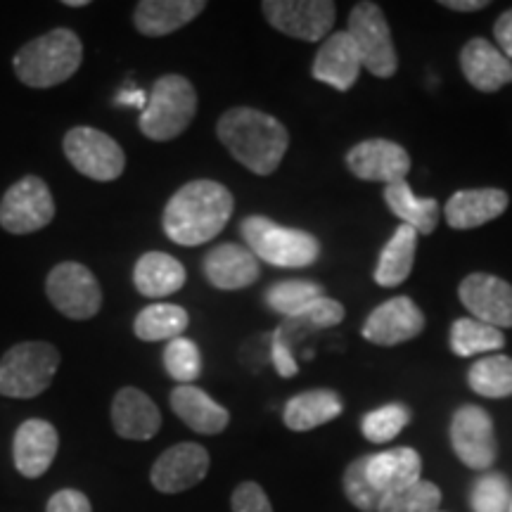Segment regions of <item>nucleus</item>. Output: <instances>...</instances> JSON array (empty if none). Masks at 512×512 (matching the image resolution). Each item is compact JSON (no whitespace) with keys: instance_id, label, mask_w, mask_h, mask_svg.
<instances>
[{"instance_id":"f257e3e1","label":"nucleus","mask_w":512,"mask_h":512,"mask_svg":"<svg viewBox=\"0 0 512 512\" xmlns=\"http://www.w3.org/2000/svg\"><path fill=\"white\" fill-rule=\"evenodd\" d=\"M235 209L233 192L226 185L200 178L185 183L164 207L166 238L181 247H200L226 228Z\"/></svg>"},{"instance_id":"f03ea898","label":"nucleus","mask_w":512,"mask_h":512,"mask_svg":"<svg viewBox=\"0 0 512 512\" xmlns=\"http://www.w3.org/2000/svg\"><path fill=\"white\" fill-rule=\"evenodd\" d=\"M216 136L230 155L256 176H271L290 147L285 124L254 107H233L221 114Z\"/></svg>"},{"instance_id":"7ed1b4c3","label":"nucleus","mask_w":512,"mask_h":512,"mask_svg":"<svg viewBox=\"0 0 512 512\" xmlns=\"http://www.w3.org/2000/svg\"><path fill=\"white\" fill-rule=\"evenodd\" d=\"M83 60L81 38L72 29L57 27L24 43L15 55L12 69L29 88H53L79 72Z\"/></svg>"},{"instance_id":"20e7f679","label":"nucleus","mask_w":512,"mask_h":512,"mask_svg":"<svg viewBox=\"0 0 512 512\" xmlns=\"http://www.w3.org/2000/svg\"><path fill=\"white\" fill-rule=\"evenodd\" d=\"M197 114L195 86L181 74H166L155 81L143 114H140V131L155 143L174 140L188 131Z\"/></svg>"},{"instance_id":"39448f33","label":"nucleus","mask_w":512,"mask_h":512,"mask_svg":"<svg viewBox=\"0 0 512 512\" xmlns=\"http://www.w3.org/2000/svg\"><path fill=\"white\" fill-rule=\"evenodd\" d=\"M240 233L249 252L271 266L306 268L316 264L320 256V242L311 233L278 226L266 216H249L240 223Z\"/></svg>"},{"instance_id":"423d86ee","label":"nucleus","mask_w":512,"mask_h":512,"mask_svg":"<svg viewBox=\"0 0 512 512\" xmlns=\"http://www.w3.org/2000/svg\"><path fill=\"white\" fill-rule=\"evenodd\" d=\"M60 368V351L48 342H22L0 358V396L36 399L50 387Z\"/></svg>"},{"instance_id":"0eeeda50","label":"nucleus","mask_w":512,"mask_h":512,"mask_svg":"<svg viewBox=\"0 0 512 512\" xmlns=\"http://www.w3.org/2000/svg\"><path fill=\"white\" fill-rule=\"evenodd\" d=\"M349 36L354 38L363 67L377 79H389L399 69L392 29L382 8L370 0L356 3L349 15Z\"/></svg>"},{"instance_id":"6e6552de","label":"nucleus","mask_w":512,"mask_h":512,"mask_svg":"<svg viewBox=\"0 0 512 512\" xmlns=\"http://www.w3.org/2000/svg\"><path fill=\"white\" fill-rule=\"evenodd\" d=\"M62 147L67 162L91 181L112 183L126 169V155L121 145L100 128L76 126L64 136Z\"/></svg>"},{"instance_id":"1a4fd4ad","label":"nucleus","mask_w":512,"mask_h":512,"mask_svg":"<svg viewBox=\"0 0 512 512\" xmlns=\"http://www.w3.org/2000/svg\"><path fill=\"white\" fill-rule=\"evenodd\" d=\"M55 197L38 176H24L12 183L0 200V226L12 235H31L55 219Z\"/></svg>"},{"instance_id":"9d476101","label":"nucleus","mask_w":512,"mask_h":512,"mask_svg":"<svg viewBox=\"0 0 512 512\" xmlns=\"http://www.w3.org/2000/svg\"><path fill=\"white\" fill-rule=\"evenodd\" d=\"M46 294L50 304L62 316L72 320H88L98 316L102 306V290L98 278L79 261H62L48 273Z\"/></svg>"},{"instance_id":"9b49d317","label":"nucleus","mask_w":512,"mask_h":512,"mask_svg":"<svg viewBox=\"0 0 512 512\" xmlns=\"http://www.w3.org/2000/svg\"><path fill=\"white\" fill-rule=\"evenodd\" d=\"M261 10L280 34L309 43L323 41L337 17V5L332 0H266Z\"/></svg>"},{"instance_id":"f8f14e48","label":"nucleus","mask_w":512,"mask_h":512,"mask_svg":"<svg viewBox=\"0 0 512 512\" xmlns=\"http://www.w3.org/2000/svg\"><path fill=\"white\" fill-rule=\"evenodd\" d=\"M451 444L460 463L472 470H486L498 456L494 420L479 406L458 408L451 420Z\"/></svg>"},{"instance_id":"ddd939ff","label":"nucleus","mask_w":512,"mask_h":512,"mask_svg":"<svg viewBox=\"0 0 512 512\" xmlns=\"http://www.w3.org/2000/svg\"><path fill=\"white\" fill-rule=\"evenodd\" d=\"M209 465L211 458L207 448L192 444V441H183V444L166 448L155 460L150 482L162 494H181L209 475Z\"/></svg>"},{"instance_id":"4468645a","label":"nucleus","mask_w":512,"mask_h":512,"mask_svg":"<svg viewBox=\"0 0 512 512\" xmlns=\"http://www.w3.org/2000/svg\"><path fill=\"white\" fill-rule=\"evenodd\" d=\"M347 166L361 181L392 185L406 181L408 171H411V157L394 140L373 138L351 147L347 152Z\"/></svg>"},{"instance_id":"2eb2a0df","label":"nucleus","mask_w":512,"mask_h":512,"mask_svg":"<svg viewBox=\"0 0 512 512\" xmlns=\"http://www.w3.org/2000/svg\"><path fill=\"white\" fill-rule=\"evenodd\" d=\"M467 311L494 328H512V285L491 273H470L458 287Z\"/></svg>"},{"instance_id":"dca6fc26","label":"nucleus","mask_w":512,"mask_h":512,"mask_svg":"<svg viewBox=\"0 0 512 512\" xmlns=\"http://www.w3.org/2000/svg\"><path fill=\"white\" fill-rule=\"evenodd\" d=\"M425 330V313L408 297H394L373 309L363 323L361 335L377 347H396L411 342Z\"/></svg>"},{"instance_id":"f3484780","label":"nucleus","mask_w":512,"mask_h":512,"mask_svg":"<svg viewBox=\"0 0 512 512\" xmlns=\"http://www.w3.org/2000/svg\"><path fill=\"white\" fill-rule=\"evenodd\" d=\"M57 448H60V434L48 420H27L17 427L15 441H12V458L22 477L38 479L55 463Z\"/></svg>"},{"instance_id":"a211bd4d","label":"nucleus","mask_w":512,"mask_h":512,"mask_svg":"<svg viewBox=\"0 0 512 512\" xmlns=\"http://www.w3.org/2000/svg\"><path fill=\"white\" fill-rule=\"evenodd\" d=\"M361 55L349 31H335L323 41L313 60V79L332 86L339 93H347L361 74Z\"/></svg>"},{"instance_id":"6ab92c4d","label":"nucleus","mask_w":512,"mask_h":512,"mask_svg":"<svg viewBox=\"0 0 512 512\" xmlns=\"http://www.w3.org/2000/svg\"><path fill=\"white\" fill-rule=\"evenodd\" d=\"M202 271L216 290L235 292L254 285L261 275V266L247 247L223 242V245L209 249L202 261Z\"/></svg>"},{"instance_id":"aec40b11","label":"nucleus","mask_w":512,"mask_h":512,"mask_svg":"<svg viewBox=\"0 0 512 512\" xmlns=\"http://www.w3.org/2000/svg\"><path fill=\"white\" fill-rule=\"evenodd\" d=\"M112 427L121 439L128 441H150L157 437L162 427V413L157 403L138 387H124L114 396L112 408Z\"/></svg>"},{"instance_id":"412c9836","label":"nucleus","mask_w":512,"mask_h":512,"mask_svg":"<svg viewBox=\"0 0 512 512\" xmlns=\"http://www.w3.org/2000/svg\"><path fill=\"white\" fill-rule=\"evenodd\" d=\"M460 69L470 86L482 93H496L512 83V62L486 38H472L460 50Z\"/></svg>"},{"instance_id":"4be33fe9","label":"nucleus","mask_w":512,"mask_h":512,"mask_svg":"<svg viewBox=\"0 0 512 512\" xmlns=\"http://www.w3.org/2000/svg\"><path fill=\"white\" fill-rule=\"evenodd\" d=\"M508 204V192L498 188L453 192L444 209L446 223L456 230L479 228L484 223L498 219L508 209Z\"/></svg>"},{"instance_id":"5701e85b","label":"nucleus","mask_w":512,"mask_h":512,"mask_svg":"<svg viewBox=\"0 0 512 512\" xmlns=\"http://www.w3.org/2000/svg\"><path fill=\"white\" fill-rule=\"evenodd\" d=\"M169 403L178 418L197 434H207V437L221 434L230 422L228 408H223L204 389L192 387V384H178L169 396Z\"/></svg>"},{"instance_id":"b1692460","label":"nucleus","mask_w":512,"mask_h":512,"mask_svg":"<svg viewBox=\"0 0 512 512\" xmlns=\"http://www.w3.org/2000/svg\"><path fill=\"white\" fill-rule=\"evenodd\" d=\"M204 8V0H140L133 12V24L143 36H169L190 24Z\"/></svg>"},{"instance_id":"393cba45","label":"nucleus","mask_w":512,"mask_h":512,"mask_svg":"<svg viewBox=\"0 0 512 512\" xmlns=\"http://www.w3.org/2000/svg\"><path fill=\"white\" fill-rule=\"evenodd\" d=\"M366 472L370 484H373L382 496H389L394 494V491H401L406 489V486L420 482L422 460L418 456V451H413V448L408 446L389 448V451L368 456Z\"/></svg>"},{"instance_id":"a878e982","label":"nucleus","mask_w":512,"mask_h":512,"mask_svg":"<svg viewBox=\"0 0 512 512\" xmlns=\"http://www.w3.org/2000/svg\"><path fill=\"white\" fill-rule=\"evenodd\" d=\"M133 285L147 299H162L185 285V266L164 252H147L133 266Z\"/></svg>"},{"instance_id":"bb28decb","label":"nucleus","mask_w":512,"mask_h":512,"mask_svg":"<svg viewBox=\"0 0 512 512\" xmlns=\"http://www.w3.org/2000/svg\"><path fill=\"white\" fill-rule=\"evenodd\" d=\"M344 403L332 389H311L285 403L283 420L292 432H311L342 415Z\"/></svg>"},{"instance_id":"cd10ccee","label":"nucleus","mask_w":512,"mask_h":512,"mask_svg":"<svg viewBox=\"0 0 512 512\" xmlns=\"http://www.w3.org/2000/svg\"><path fill=\"white\" fill-rule=\"evenodd\" d=\"M384 202L396 219H401V226L413 228L418 235H430L437 228L439 202L434 197H418L406 181L387 185Z\"/></svg>"},{"instance_id":"c85d7f7f","label":"nucleus","mask_w":512,"mask_h":512,"mask_svg":"<svg viewBox=\"0 0 512 512\" xmlns=\"http://www.w3.org/2000/svg\"><path fill=\"white\" fill-rule=\"evenodd\" d=\"M415 252H418V233L408 226L396 228L377 259L375 283L380 287H399L406 283L413 271Z\"/></svg>"},{"instance_id":"c756f323","label":"nucleus","mask_w":512,"mask_h":512,"mask_svg":"<svg viewBox=\"0 0 512 512\" xmlns=\"http://www.w3.org/2000/svg\"><path fill=\"white\" fill-rule=\"evenodd\" d=\"M188 325L190 316L183 306L150 304L133 320V332L143 342H171V339L183 337Z\"/></svg>"},{"instance_id":"7c9ffc66","label":"nucleus","mask_w":512,"mask_h":512,"mask_svg":"<svg viewBox=\"0 0 512 512\" xmlns=\"http://www.w3.org/2000/svg\"><path fill=\"white\" fill-rule=\"evenodd\" d=\"M344 316H347V311H344L342 304L330 297H320L311 306H306L302 313H297V316L292 318H285V323L275 330V335L283 339L287 347L292 349L294 342H299L302 337L311 335L313 330L335 328V325L342 323Z\"/></svg>"},{"instance_id":"2f4dec72","label":"nucleus","mask_w":512,"mask_h":512,"mask_svg":"<svg viewBox=\"0 0 512 512\" xmlns=\"http://www.w3.org/2000/svg\"><path fill=\"white\" fill-rule=\"evenodd\" d=\"M505 347V335L494 325L475 318H458L451 328V349L456 356H477Z\"/></svg>"},{"instance_id":"473e14b6","label":"nucleus","mask_w":512,"mask_h":512,"mask_svg":"<svg viewBox=\"0 0 512 512\" xmlns=\"http://www.w3.org/2000/svg\"><path fill=\"white\" fill-rule=\"evenodd\" d=\"M472 392L486 399H505L512 396V358L510 356H486L477 361L467 373Z\"/></svg>"},{"instance_id":"72a5a7b5","label":"nucleus","mask_w":512,"mask_h":512,"mask_svg":"<svg viewBox=\"0 0 512 512\" xmlns=\"http://www.w3.org/2000/svg\"><path fill=\"white\" fill-rule=\"evenodd\" d=\"M320 297H325V292L318 283H311V280H283V283L268 287L266 306L280 313V316L292 318Z\"/></svg>"},{"instance_id":"f704fd0d","label":"nucleus","mask_w":512,"mask_h":512,"mask_svg":"<svg viewBox=\"0 0 512 512\" xmlns=\"http://www.w3.org/2000/svg\"><path fill=\"white\" fill-rule=\"evenodd\" d=\"M408 422H411V411L403 403H389V406L375 408V411L363 415L361 430L363 437L373 444H387V441L399 437Z\"/></svg>"},{"instance_id":"c9c22d12","label":"nucleus","mask_w":512,"mask_h":512,"mask_svg":"<svg viewBox=\"0 0 512 512\" xmlns=\"http://www.w3.org/2000/svg\"><path fill=\"white\" fill-rule=\"evenodd\" d=\"M441 503V491L434 482H415L406 489L384 496L377 512H437Z\"/></svg>"},{"instance_id":"e433bc0d","label":"nucleus","mask_w":512,"mask_h":512,"mask_svg":"<svg viewBox=\"0 0 512 512\" xmlns=\"http://www.w3.org/2000/svg\"><path fill=\"white\" fill-rule=\"evenodd\" d=\"M164 368L171 380L192 384L202 375L200 347L188 337H176L164 349Z\"/></svg>"},{"instance_id":"4c0bfd02","label":"nucleus","mask_w":512,"mask_h":512,"mask_svg":"<svg viewBox=\"0 0 512 512\" xmlns=\"http://www.w3.org/2000/svg\"><path fill=\"white\" fill-rule=\"evenodd\" d=\"M366 463L368 456H363L347 467V472H344V494H347L351 505L361 512H377V508H380L384 501V496L370 484Z\"/></svg>"},{"instance_id":"58836bf2","label":"nucleus","mask_w":512,"mask_h":512,"mask_svg":"<svg viewBox=\"0 0 512 512\" xmlns=\"http://www.w3.org/2000/svg\"><path fill=\"white\" fill-rule=\"evenodd\" d=\"M472 512H508L510 510V484L498 472L477 479L472 489Z\"/></svg>"},{"instance_id":"ea45409f","label":"nucleus","mask_w":512,"mask_h":512,"mask_svg":"<svg viewBox=\"0 0 512 512\" xmlns=\"http://www.w3.org/2000/svg\"><path fill=\"white\" fill-rule=\"evenodd\" d=\"M230 508H233V512H273L266 491L256 482L238 484L233 498H230Z\"/></svg>"},{"instance_id":"a19ab883","label":"nucleus","mask_w":512,"mask_h":512,"mask_svg":"<svg viewBox=\"0 0 512 512\" xmlns=\"http://www.w3.org/2000/svg\"><path fill=\"white\" fill-rule=\"evenodd\" d=\"M46 512H93V505L83 491L62 489L50 496Z\"/></svg>"},{"instance_id":"79ce46f5","label":"nucleus","mask_w":512,"mask_h":512,"mask_svg":"<svg viewBox=\"0 0 512 512\" xmlns=\"http://www.w3.org/2000/svg\"><path fill=\"white\" fill-rule=\"evenodd\" d=\"M271 356H273V366L278 370L280 377H294L297 375V361H294L292 356V349L287 347V344L280 339L278 335L273 332V339H271Z\"/></svg>"},{"instance_id":"37998d69","label":"nucleus","mask_w":512,"mask_h":512,"mask_svg":"<svg viewBox=\"0 0 512 512\" xmlns=\"http://www.w3.org/2000/svg\"><path fill=\"white\" fill-rule=\"evenodd\" d=\"M494 36L498 50L512 62V10H505L494 24Z\"/></svg>"},{"instance_id":"c03bdc74","label":"nucleus","mask_w":512,"mask_h":512,"mask_svg":"<svg viewBox=\"0 0 512 512\" xmlns=\"http://www.w3.org/2000/svg\"><path fill=\"white\" fill-rule=\"evenodd\" d=\"M441 5L456 12H477L489 8V0H441Z\"/></svg>"},{"instance_id":"a18cd8bd","label":"nucleus","mask_w":512,"mask_h":512,"mask_svg":"<svg viewBox=\"0 0 512 512\" xmlns=\"http://www.w3.org/2000/svg\"><path fill=\"white\" fill-rule=\"evenodd\" d=\"M117 105H131V107H140V110H145L147 95L143 91H138V88H126V91H121L117 95Z\"/></svg>"},{"instance_id":"49530a36","label":"nucleus","mask_w":512,"mask_h":512,"mask_svg":"<svg viewBox=\"0 0 512 512\" xmlns=\"http://www.w3.org/2000/svg\"><path fill=\"white\" fill-rule=\"evenodd\" d=\"M64 5H67V8H86L88 0H64Z\"/></svg>"},{"instance_id":"de8ad7c7","label":"nucleus","mask_w":512,"mask_h":512,"mask_svg":"<svg viewBox=\"0 0 512 512\" xmlns=\"http://www.w3.org/2000/svg\"><path fill=\"white\" fill-rule=\"evenodd\" d=\"M508 512H512V501H510V510Z\"/></svg>"},{"instance_id":"09e8293b","label":"nucleus","mask_w":512,"mask_h":512,"mask_svg":"<svg viewBox=\"0 0 512 512\" xmlns=\"http://www.w3.org/2000/svg\"><path fill=\"white\" fill-rule=\"evenodd\" d=\"M437 512H439V510H437Z\"/></svg>"}]
</instances>
